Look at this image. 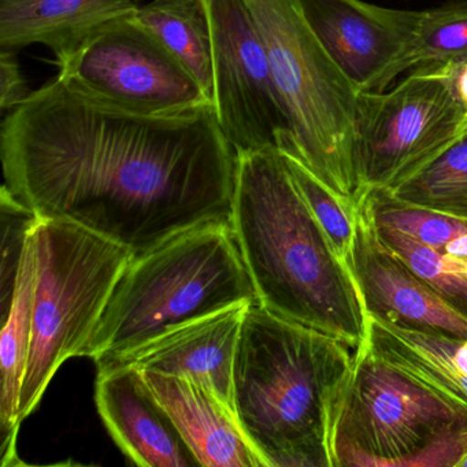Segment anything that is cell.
I'll return each mask as SVG.
<instances>
[{
  "label": "cell",
  "instance_id": "6da1fadb",
  "mask_svg": "<svg viewBox=\"0 0 467 467\" xmlns=\"http://www.w3.org/2000/svg\"><path fill=\"white\" fill-rule=\"evenodd\" d=\"M6 191L37 217L78 223L140 255L204 223H231L237 152L214 105L140 116L51 78L5 114Z\"/></svg>",
  "mask_w": 467,
  "mask_h": 467
},
{
  "label": "cell",
  "instance_id": "7a4b0ae2",
  "mask_svg": "<svg viewBox=\"0 0 467 467\" xmlns=\"http://www.w3.org/2000/svg\"><path fill=\"white\" fill-rule=\"evenodd\" d=\"M231 226L259 306L365 355L368 317L357 281L277 149L237 155Z\"/></svg>",
  "mask_w": 467,
  "mask_h": 467
},
{
  "label": "cell",
  "instance_id": "3957f363",
  "mask_svg": "<svg viewBox=\"0 0 467 467\" xmlns=\"http://www.w3.org/2000/svg\"><path fill=\"white\" fill-rule=\"evenodd\" d=\"M355 352L259 305L245 311L234 368L237 420L264 467H340L337 436Z\"/></svg>",
  "mask_w": 467,
  "mask_h": 467
},
{
  "label": "cell",
  "instance_id": "277c9868",
  "mask_svg": "<svg viewBox=\"0 0 467 467\" xmlns=\"http://www.w3.org/2000/svg\"><path fill=\"white\" fill-rule=\"evenodd\" d=\"M242 303L259 305L231 223L195 226L130 258L83 357L98 365Z\"/></svg>",
  "mask_w": 467,
  "mask_h": 467
},
{
  "label": "cell",
  "instance_id": "5b68a950",
  "mask_svg": "<svg viewBox=\"0 0 467 467\" xmlns=\"http://www.w3.org/2000/svg\"><path fill=\"white\" fill-rule=\"evenodd\" d=\"M261 32L296 158L347 207L359 201L355 171L358 91L306 20L300 0H245ZM283 154V152H281Z\"/></svg>",
  "mask_w": 467,
  "mask_h": 467
},
{
  "label": "cell",
  "instance_id": "8992f818",
  "mask_svg": "<svg viewBox=\"0 0 467 467\" xmlns=\"http://www.w3.org/2000/svg\"><path fill=\"white\" fill-rule=\"evenodd\" d=\"M32 338L21 389L20 425L36 410L58 368L83 357L133 253L78 223L37 217Z\"/></svg>",
  "mask_w": 467,
  "mask_h": 467
},
{
  "label": "cell",
  "instance_id": "52a82bcc",
  "mask_svg": "<svg viewBox=\"0 0 467 467\" xmlns=\"http://www.w3.org/2000/svg\"><path fill=\"white\" fill-rule=\"evenodd\" d=\"M467 132L448 64L418 67L390 91H359L355 171L360 193L392 191Z\"/></svg>",
  "mask_w": 467,
  "mask_h": 467
},
{
  "label": "cell",
  "instance_id": "ba28073f",
  "mask_svg": "<svg viewBox=\"0 0 467 467\" xmlns=\"http://www.w3.org/2000/svg\"><path fill=\"white\" fill-rule=\"evenodd\" d=\"M135 15L100 26L57 62L62 83L91 102L140 116L212 105L193 76Z\"/></svg>",
  "mask_w": 467,
  "mask_h": 467
},
{
  "label": "cell",
  "instance_id": "9c48e42d",
  "mask_svg": "<svg viewBox=\"0 0 467 467\" xmlns=\"http://www.w3.org/2000/svg\"><path fill=\"white\" fill-rule=\"evenodd\" d=\"M467 417L370 352L357 359L340 426V467L411 466L434 441Z\"/></svg>",
  "mask_w": 467,
  "mask_h": 467
},
{
  "label": "cell",
  "instance_id": "30bf717a",
  "mask_svg": "<svg viewBox=\"0 0 467 467\" xmlns=\"http://www.w3.org/2000/svg\"><path fill=\"white\" fill-rule=\"evenodd\" d=\"M212 28L214 108L237 155L294 149L261 32L245 0H203Z\"/></svg>",
  "mask_w": 467,
  "mask_h": 467
},
{
  "label": "cell",
  "instance_id": "8fae6325",
  "mask_svg": "<svg viewBox=\"0 0 467 467\" xmlns=\"http://www.w3.org/2000/svg\"><path fill=\"white\" fill-rule=\"evenodd\" d=\"M308 26L358 91H384L414 40L420 12L363 0H300Z\"/></svg>",
  "mask_w": 467,
  "mask_h": 467
},
{
  "label": "cell",
  "instance_id": "7c38bea8",
  "mask_svg": "<svg viewBox=\"0 0 467 467\" xmlns=\"http://www.w3.org/2000/svg\"><path fill=\"white\" fill-rule=\"evenodd\" d=\"M351 272L368 317L399 327L467 338V318L448 305L379 236L368 192L355 206Z\"/></svg>",
  "mask_w": 467,
  "mask_h": 467
},
{
  "label": "cell",
  "instance_id": "4fadbf2b",
  "mask_svg": "<svg viewBox=\"0 0 467 467\" xmlns=\"http://www.w3.org/2000/svg\"><path fill=\"white\" fill-rule=\"evenodd\" d=\"M250 306L234 305L180 325L132 351L98 363V368H132L193 379L212 389L236 415L234 358Z\"/></svg>",
  "mask_w": 467,
  "mask_h": 467
},
{
  "label": "cell",
  "instance_id": "5bb4252c",
  "mask_svg": "<svg viewBox=\"0 0 467 467\" xmlns=\"http://www.w3.org/2000/svg\"><path fill=\"white\" fill-rule=\"evenodd\" d=\"M98 412L119 450L136 466H199L165 410L132 368H98Z\"/></svg>",
  "mask_w": 467,
  "mask_h": 467
},
{
  "label": "cell",
  "instance_id": "9a60e30c",
  "mask_svg": "<svg viewBox=\"0 0 467 467\" xmlns=\"http://www.w3.org/2000/svg\"><path fill=\"white\" fill-rule=\"evenodd\" d=\"M185 444L206 467H264L236 415L209 388L191 379L140 371Z\"/></svg>",
  "mask_w": 467,
  "mask_h": 467
},
{
  "label": "cell",
  "instance_id": "2e32d148",
  "mask_svg": "<svg viewBox=\"0 0 467 467\" xmlns=\"http://www.w3.org/2000/svg\"><path fill=\"white\" fill-rule=\"evenodd\" d=\"M368 322L366 351L467 417V338Z\"/></svg>",
  "mask_w": 467,
  "mask_h": 467
},
{
  "label": "cell",
  "instance_id": "e0dca14e",
  "mask_svg": "<svg viewBox=\"0 0 467 467\" xmlns=\"http://www.w3.org/2000/svg\"><path fill=\"white\" fill-rule=\"evenodd\" d=\"M138 7L133 0H0V51L43 45L58 62L100 26Z\"/></svg>",
  "mask_w": 467,
  "mask_h": 467
},
{
  "label": "cell",
  "instance_id": "ac0fdd59",
  "mask_svg": "<svg viewBox=\"0 0 467 467\" xmlns=\"http://www.w3.org/2000/svg\"><path fill=\"white\" fill-rule=\"evenodd\" d=\"M32 228V226H31ZM35 248L31 229L26 236L16 278L15 292L6 310L2 313L0 335V426L5 436V447L15 452L16 434L20 428V400L24 377L28 365L32 338V303H34ZM16 453V452H15Z\"/></svg>",
  "mask_w": 467,
  "mask_h": 467
},
{
  "label": "cell",
  "instance_id": "d6986e66",
  "mask_svg": "<svg viewBox=\"0 0 467 467\" xmlns=\"http://www.w3.org/2000/svg\"><path fill=\"white\" fill-rule=\"evenodd\" d=\"M136 20L193 76L214 103L212 28L203 0H151Z\"/></svg>",
  "mask_w": 467,
  "mask_h": 467
},
{
  "label": "cell",
  "instance_id": "ffe728a7",
  "mask_svg": "<svg viewBox=\"0 0 467 467\" xmlns=\"http://www.w3.org/2000/svg\"><path fill=\"white\" fill-rule=\"evenodd\" d=\"M395 201L467 220V132L392 191Z\"/></svg>",
  "mask_w": 467,
  "mask_h": 467
},
{
  "label": "cell",
  "instance_id": "44dd1931",
  "mask_svg": "<svg viewBox=\"0 0 467 467\" xmlns=\"http://www.w3.org/2000/svg\"><path fill=\"white\" fill-rule=\"evenodd\" d=\"M379 225L409 234L433 250L467 259V220L395 201L385 191H368Z\"/></svg>",
  "mask_w": 467,
  "mask_h": 467
},
{
  "label": "cell",
  "instance_id": "7402d4cb",
  "mask_svg": "<svg viewBox=\"0 0 467 467\" xmlns=\"http://www.w3.org/2000/svg\"><path fill=\"white\" fill-rule=\"evenodd\" d=\"M377 229L420 280L467 318V259L439 253L389 226L377 223Z\"/></svg>",
  "mask_w": 467,
  "mask_h": 467
},
{
  "label": "cell",
  "instance_id": "603a6c76",
  "mask_svg": "<svg viewBox=\"0 0 467 467\" xmlns=\"http://www.w3.org/2000/svg\"><path fill=\"white\" fill-rule=\"evenodd\" d=\"M467 58V2L420 12L414 40L398 67V76L423 65Z\"/></svg>",
  "mask_w": 467,
  "mask_h": 467
},
{
  "label": "cell",
  "instance_id": "cb8c5ba5",
  "mask_svg": "<svg viewBox=\"0 0 467 467\" xmlns=\"http://www.w3.org/2000/svg\"><path fill=\"white\" fill-rule=\"evenodd\" d=\"M286 168L299 188L314 217L332 243L338 258L351 269L355 237V209L347 207L332 191L327 190L296 158L281 154Z\"/></svg>",
  "mask_w": 467,
  "mask_h": 467
},
{
  "label": "cell",
  "instance_id": "d4e9b609",
  "mask_svg": "<svg viewBox=\"0 0 467 467\" xmlns=\"http://www.w3.org/2000/svg\"><path fill=\"white\" fill-rule=\"evenodd\" d=\"M28 86L16 58L15 51H0V110L7 114L26 102Z\"/></svg>",
  "mask_w": 467,
  "mask_h": 467
},
{
  "label": "cell",
  "instance_id": "484cf974",
  "mask_svg": "<svg viewBox=\"0 0 467 467\" xmlns=\"http://www.w3.org/2000/svg\"><path fill=\"white\" fill-rule=\"evenodd\" d=\"M450 67L451 86L456 99L467 110V58L447 62Z\"/></svg>",
  "mask_w": 467,
  "mask_h": 467
},
{
  "label": "cell",
  "instance_id": "4316f807",
  "mask_svg": "<svg viewBox=\"0 0 467 467\" xmlns=\"http://www.w3.org/2000/svg\"><path fill=\"white\" fill-rule=\"evenodd\" d=\"M459 467H467V455L464 456L463 459H462L461 464H459Z\"/></svg>",
  "mask_w": 467,
  "mask_h": 467
}]
</instances>
